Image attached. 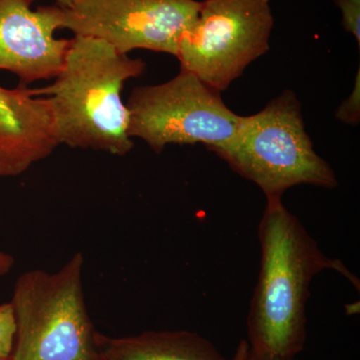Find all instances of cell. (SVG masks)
I'll list each match as a JSON object with an SVG mask.
<instances>
[{"instance_id": "11", "label": "cell", "mask_w": 360, "mask_h": 360, "mask_svg": "<svg viewBox=\"0 0 360 360\" xmlns=\"http://www.w3.org/2000/svg\"><path fill=\"white\" fill-rule=\"evenodd\" d=\"M16 324L11 302L0 304V359H11L15 340Z\"/></svg>"}, {"instance_id": "2", "label": "cell", "mask_w": 360, "mask_h": 360, "mask_svg": "<svg viewBox=\"0 0 360 360\" xmlns=\"http://www.w3.org/2000/svg\"><path fill=\"white\" fill-rule=\"evenodd\" d=\"M141 58L116 51L103 40L75 35L63 68L49 86L37 89L51 97L60 144L112 155L129 153V112L122 92L130 78L141 75Z\"/></svg>"}, {"instance_id": "5", "label": "cell", "mask_w": 360, "mask_h": 360, "mask_svg": "<svg viewBox=\"0 0 360 360\" xmlns=\"http://www.w3.org/2000/svg\"><path fill=\"white\" fill-rule=\"evenodd\" d=\"M220 94L184 70L165 84L135 87L127 103L129 136L156 153L168 144L222 148L238 134L245 116L229 108Z\"/></svg>"}, {"instance_id": "1", "label": "cell", "mask_w": 360, "mask_h": 360, "mask_svg": "<svg viewBox=\"0 0 360 360\" xmlns=\"http://www.w3.org/2000/svg\"><path fill=\"white\" fill-rule=\"evenodd\" d=\"M258 238L262 255L248 314V343L257 356L292 360L307 338V304L314 276L333 269L355 286L359 281L340 260L322 252L283 198H266Z\"/></svg>"}, {"instance_id": "10", "label": "cell", "mask_w": 360, "mask_h": 360, "mask_svg": "<svg viewBox=\"0 0 360 360\" xmlns=\"http://www.w3.org/2000/svg\"><path fill=\"white\" fill-rule=\"evenodd\" d=\"M101 348L103 360H227L210 341L186 330L148 331L123 338L101 335Z\"/></svg>"}, {"instance_id": "16", "label": "cell", "mask_w": 360, "mask_h": 360, "mask_svg": "<svg viewBox=\"0 0 360 360\" xmlns=\"http://www.w3.org/2000/svg\"><path fill=\"white\" fill-rule=\"evenodd\" d=\"M56 6L63 7V8H68V7L72 6L75 2H77V0H56Z\"/></svg>"}, {"instance_id": "9", "label": "cell", "mask_w": 360, "mask_h": 360, "mask_svg": "<svg viewBox=\"0 0 360 360\" xmlns=\"http://www.w3.org/2000/svg\"><path fill=\"white\" fill-rule=\"evenodd\" d=\"M59 146L51 97L0 86V177L20 176Z\"/></svg>"}, {"instance_id": "17", "label": "cell", "mask_w": 360, "mask_h": 360, "mask_svg": "<svg viewBox=\"0 0 360 360\" xmlns=\"http://www.w3.org/2000/svg\"><path fill=\"white\" fill-rule=\"evenodd\" d=\"M250 360H270V359H264V357L257 356V355L253 354L252 352H251V350H250Z\"/></svg>"}, {"instance_id": "4", "label": "cell", "mask_w": 360, "mask_h": 360, "mask_svg": "<svg viewBox=\"0 0 360 360\" xmlns=\"http://www.w3.org/2000/svg\"><path fill=\"white\" fill-rule=\"evenodd\" d=\"M212 151L257 184L266 198H283L286 191L302 184L328 189L338 184L333 167L314 150L292 90H285L259 112L245 116L233 139Z\"/></svg>"}, {"instance_id": "8", "label": "cell", "mask_w": 360, "mask_h": 360, "mask_svg": "<svg viewBox=\"0 0 360 360\" xmlns=\"http://www.w3.org/2000/svg\"><path fill=\"white\" fill-rule=\"evenodd\" d=\"M35 1L0 0V70L13 72L25 86L58 77L70 44L54 37L60 7L32 11Z\"/></svg>"}, {"instance_id": "7", "label": "cell", "mask_w": 360, "mask_h": 360, "mask_svg": "<svg viewBox=\"0 0 360 360\" xmlns=\"http://www.w3.org/2000/svg\"><path fill=\"white\" fill-rule=\"evenodd\" d=\"M200 7V0H77L60 7L59 20L60 28L103 40L122 53L146 49L176 56Z\"/></svg>"}, {"instance_id": "15", "label": "cell", "mask_w": 360, "mask_h": 360, "mask_svg": "<svg viewBox=\"0 0 360 360\" xmlns=\"http://www.w3.org/2000/svg\"><path fill=\"white\" fill-rule=\"evenodd\" d=\"M250 347L248 340H243L239 343L233 356L229 360H250Z\"/></svg>"}, {"instance_id": "14", "label": "cell", "mask_w": 360, "mask_h": 360, "mask_svg": "<svg viewBox=\"0 0 360 360\" xmlns=\"http://www.w3.org/2000/svg\"><path fill=\"white\" fill-rule=\"evenodd\" d=\"M14 258L9 253L0 250V276L9 274L14 266Z\"/></svg>"}, {"instance_id": "18", "label": "cell", "mask_w": 360, "mask_h": 360, "mask_svg": "<svg viewBox=\"0 0 360 360\" xmlns=\"http://www.w3.org/2000/svg\"><path fill=\"white\" fill-rule=\"evenodd\" d=\"M0 360H2V359H0ZM6 360H11V359H6Z\"/></svg>"}, {"instance_id": "3", "label": "cell", "mask_w": 360, "mask_h": 360, "mask_svg": "<svg viewBox=\"0 0 360 360\" xmlns=\"http://www.w3.org/2000/svg\"><path fill=\"white\" fill-rule=\"evenodd\" d=\"M84 266L77 252L58 271L28 270L16 279L11 360H103L101 335L85 303Z\"/></svg>"}, {"instance_id": "13", "label": "cell", "mask_w": 360, "mask_h": 360, "mask_svg": "<svg viewBox=\"0 0 360 360\" xmlns=\"http://www.w3.org/2000/svg\"><path fill=\"white\" fill-rule=\"evenodd\" d=\"M342 13V25L360 46V0H333Z\"/></svg>"}, {"instance_id": "12", "label": "cell", "mask_w": 360, "mask_h": 360, "mask_svg": "<svg viewBox=\"0 0 360 360\" xmlns=\"http://www.w3.org/2000/svg\"><path fill=\"white\" fill-rule=\"evenodd\" d=\"M360 72L357 71L354 91L338 106L336 117L349 124H359L360 120Z\"/></svg>"}, {"instance_id": "6", "label": "cell", "mask_w": 360, "mask_h": 360, "mask_svg": "<svg viewBox=\"0 0 360 360\" xmlns=\"http://www.w3.org/2000/svg\"><path fill=\"white\" fill-rule=\"evenodd\" d=\"M274 25L270 0H202L180 37V70L224 91L269 51Z\"/></svg>"}]
</instances>
